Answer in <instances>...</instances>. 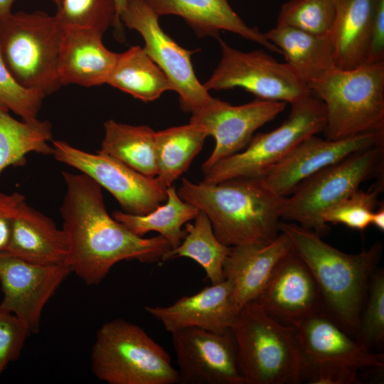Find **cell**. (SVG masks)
I'll list each match as a JSON object with an SVG mask.
<instances>
[{"mask_svg":"<svg viewBox=\"0 0 384 384\" xmlns=\"http://www.w3.org/2000/svg\"><path fill=\"white\" fill-rule=\"evenodd\" d=\"M291 248L288 237L281 232L267 245L231 247L223 274L232 286V300L238 312L259 296L277 262Z\"/></svg>","mask_w":384,"mask_h":384,"instance_id":"21","label":"cell"},{"mask_svg":"<svg viewBox=\"0 0 384 384\" xmlns=\"http://www.w3.org/2000/svg\"><path fill=\"white\" fill-rule=\"evenodd\" d=\"M160 16L181 17L198 37H219L221 31L236 33L281 54L257 28L250 27L230 6L228 0H146Z\"/></svg>","mask_w":384,"mask_h":384,"instance_id":"22","label":"cell"},{"mask_svg":"<svg viewBox=\"0 0 384 384\" xmlns=\"http://www.w3.org/2000/svg\"><path fill=\"white\" fill-rule=\"evenodd\" d=\"M166 193L165 203L146 214L133 215L115 210L112 217L139 237L156 231L169 242L171 248H175L186 235L183 225L193 220L199 210L182 200L173 185L167 188Z\"/></svg>","mask_w":384,"mask_h":384,"instance_id":"30","label":"cell"},{"mask_svg":"<svg viewBox=\"0 0 384 384\" xmlns=\"http://www.w3.org/2000/svg\"><path fill=\"white\" fill-rule=\"evenodd\" d=\"M62 28L43 11H17L0 18V55L22 87L46 96L61 86L58 60Z\"/></svg>","mask_w":384,"mask_h":384,"instance_id":"7","label":"cell"},{"mask_svg":"<svg viewBox=\"0 0 384 384\" xmlns=\"http://www.w3.org/2000/svg\"><path fill=\"white\" fill-rule=\"evenodd\" d=\"M70 273L65 264L43 265L1 253L0 306L22 320L32 334L38 333L46 304Z\"/></svg>","mask_w":384,"mask_h":384,"instance_id":"15","label":"cell"},{"mask_svg":"<svg viewBox=\"0 0 384 384\" xmlns=\"http://www.w3.org/2000/svg\"><path fill=\"white\" fill-rule=\"evenodd\" d=\"M208 137L202 127L191 122L156 132V178L166 188L172 186L187 171Z\"/></svg>","mask_w":384,"mask_h":384,"instance_id":"29","label":"cell"},{"mask_svg":"<svg viewBox=\"0 0 384 384\" xmlns=\"http://www.w3.org/2000/svg\"><path fill=\"white\" fill-rule=\"evenodd\" d=\"M279 229L313 275L322 298L323 313L355 338L370 279L381 259L382 242L348 254L295 223L281 220Z\"/></svg>","mask_w":384,"mask_h":384,"instance_id":"3","label":"cell"},{"mask_svg":"<svg viewBox=\"0 0 384 384\" xmlns=\"http://www.w3.org/2000/svg\"><path fill=\"white\" fill-rule=\"evenodd\" d=\"M115 4L116 14L112 26L115 28L118 36L122 38V23L120 21V16L125 9L127 0H114Z\"/></svg>","mask_w":384,"mask_h":384,"instance_id":"41","label":"cell"},{"mask_svg":"<svg viewBox=\"0 0 384 384\" xmlns=\"http://www.w3.org/2000/svg\"><path fill=\"white\" fill-rule=\"evenodd\" d=\"M378 181L370 189L358 188L329 208L322 216L324 222L364 230L370 225L372 214L378 205V194L383 188V180Z\"/></svg>","mask_w":384,"mask_h":384,"instance_id":"34","label":"cell"},{"mask_svg":"<svg viewBox=\"0 0 384 384\" xmlns=\"http://www.w3.org/2000/svg\"><path fill=\"white\" fill-rule=\"evenodd\" d=\"M220 60L203 84L206 90L242 88L257 98L290 105L312 94L309 87L286 63L264 50L243 52L218 38Z\"/></svg>","mask_w":384,"mask_h":384,"instance_id":"10","label":"cell"},{"mask_svg":"<svg viewBox=\"0 0 384 384\" xmlns=\"http://www.w3.org/2000/svg\"><path fill=\"white\" fill-rule=\"evenodd\" d=\"M335 11V0H289L281 6L276 26L329 34Z\"/></svg>","mask_w":384,"mask_h":384,"instance_id":"32","label":"cell"},{"mask_svg":"<svg viewBox=\"0 0 384 384\" xmlns=\"http://www.w3.org/2000/svg\"><path fill=\"white\" fill-rule=\"evenodd\" d=\"M294 328L301 362L339 365L356 370L384 367L383 353L366 349L325 313L311 316Z\"/></svg>","mask_w":384,"mask_h":384,"instance_id":"18","label":"cell"},{"mask_svg":"<svg viewBox=\"0 0 384 384\" xmlns=\"http://www.w3.org/2000/svg\"><path fill=\"white\" fill-rule=\"evenodd\" d=\"M55 160L78 169L109 191L122 211L146 214L166 201L167 188L156 178L146 176L99 151L87 152L63 140H52Z\"/></svg>","mask_w":384,"mask_h":384,"instance_id":"12","label":"cell"},{"mask_svg":"<svg viewBox=\"0 0 384 384\" xmlns=\"http://www.w3.org/2000/svg\"><path fill=\"white\" fill-rule=\"evenodd\" d=\"M231 295L232 286L224 279L169 306H146L144 309L170 333L193 327L221 334L231 329L238 314Z\"/></svg>","mask_w":384,"mask_h":384,"instance_id":"19","label":"cell"},{"mask_svg":"<svg viewBox=\"0 0 384 384\" xmlns=\"http://www.w3.org/2000/svg\"><path fill=\"white\" fill-rule=\"evenodd\" d=\"M231 332L245 384L301 383V352L294 327L251 302L238 312Z\"/></svg>","mask_w":384,"mask_h":384,"instance_id":"5","label":"cell"},{"mask_svg":"<svg viewBox=\"0 0 384 384\" xmlns=\"http://www.w3.org/2000/svg\"><path fill=\"white\" fill-rule=\"evenodd\" d=\"M108 85L144 102L158 99L174 87L143 48L134 46L118 54Z\"/></svg>","mask_w":384,"mask_h":384,"instance_id":"27","label":"cell"},{"mask_svg":"<svg viewBox=\"0 0 384 384\" xmlns=\"http://www.w3.org/2000/svg\"><path fill=\"white\" fill-rule=\"evenodd\" d=\"M52 140L49 121H19L0 104V174L8 166L25 164L30 153L53 155Z\"/></svg>","mask_w":384,"mask_h":384,"instance_id":"28","label":"cell"},{"mask_svg":"<svg viewBox=\"0 0 384 384\" xmlns=\"http://www.w3.org/2000/svg\"><path fill=\"white\" fill-rule=\"evenodd\" d=\"M177 192L208 216L215 235L226 246L267 245L280 233L286 197L273 192L263 178H234L215 184L183 178Z\"/></svg>","mask_w":384,"mask_h":384,"instance_id":"2","label":"cell"},{"mask_svg":"<svg viewBox=\"0 0 384 384\" xmlns=\"http://www.w3.org/2000/svg\"><path fill=\"white\" fill-rule=\"evenodd\" d=\"M16 0H0V18L11 14V8Z\"/></svg>","mask_w":384,"mask_h":384,"instance_id":"43","label":"cell"},{"mask_svg":"<svg viewBox=\"0 0 384 384\" xmlns=\"http://www.w3.org/2000/svg\"><path fill=\"white\" fill-rule=\"evenodd\" d=\"M101 33L81 28H62L58 74L62 85L107 84L118 54L107 49Z\"/></svg>","mask_w":384,"mask_h":384,"instance_id":"20","label":"cell"},{"mask_svg":"<svg viewBox=\"0 0 384 384\" xmlns=\"http://www.w3.org/2000/svg\"><path fill=\"white\" fill-rule=\"evenodd\" d=\"M56 6L57 7L60 5L62 0H51Z\"/></svg>","mask_w":384,"mask_h":384,"instance_id":"44","label":"cell"},{"mask_svg":"<svg viewBox=\"0 0 384 384\" xmlns=\"http://www.w3.org/2000/svg\"><path fill=\"white\" fill-rule=\"evenodd\" d=\"M309 87L325 106L326 139L384 131V61L336 68Z\"/></svg>","mask_w":384,"mask_h":384,"instance_id":"4","label":"cell"},{"mask_svg":"<svg viewBox=\"0 0 384 384\" xmlns=\"http://www.w3.org/2000/svg\"><path fill=\"white\" fill-rule=\"evenodd\" d=\"M62 176L66 192L60 213L69 242L65 265L86 284H99L122 260L154 263L171 249L161 235L139 237L110 215L102 187L88 176Z\"/></svg>","mask_w":384,"mask_h":384,"instance_id":"1","label":"cell"},{"mask_svg":"<svg viewBox=\"0 0 384 384\" xmlns=\"http://www.w3.org/2000/svg\"><path fill=\"white\" fill-rule=\"evenodd\" d=\"M263 33L267 41L280 50L285 63L308 87L336 68L329 33L317 35L277 26Z\"/></svg>","mask_w":384,"mask_h":384,"instance_id":"24","label":"cell"},{"mask_svg":"<svg viewBox=\"0 0 384 384\" xmlns=\"http://www.w3.org/2000/svg\"><path fill=\"white\" fill-rule=\"evenodd\" d=\"M46 95L39 90L20 85L7 69L0 55V104L22 120L33 122L38 115Z\"/></svg>","mask_w":384,"mask_h":384,"instance_id":"36","label":"cell"},{"mask_svg":"<svg viewBox=\"0 0 384 384\" xmlns=\"http://www.w3.org/2000/svg\"><path fill=\"white\" fill-rule=\"evenodd\" d=\"M326 109L313 93L291 105L277 128L253 136L245 149L220 159L203 171L202 181L215 184L234 178H263L306 138L323 132Z\"/></svg>","mask_w":384,"mask_h":384,"instance_id":"8","label":"cell"},{"mask_svg":"<svg viewBox=\"0 0 384 384\" xmlns=\"http://www.w3.org/2000/svg\"><path fill=\"white\" fill-rule=\"evenodd\" d=\"M159 17L146 0H127L120 21L140 33L144 41V50L178 94L181 110L193 113L213 97L195 74L191 62L195 50L183 48L166 34L159 24Z\"/></svg>","mask_w":384,"mask_h":384,"instance_id":"11","label":"cell"},{"mask_svg":"<svg viewBox=\"0 0 384 384\" xmlns=\"http://www.w3.org/2000/svg\"><path fill=\"white\" fill-rule=\"evenodd\" d=\"M370 225H373L380 231H384V206L380 204V207L375 209L371 217Z\"/></svg>","mask_w":384,"mask_h":384,"instance_id":"42","label":"cell"},{"mask_svg":"<svg viewBox=\"0 0 384 384\" xmlns=\"http://www.w3.org/2000/svg\"><path fill=\"white\" fill-rule=\"evenodd\" d=\"M253 302L277 321L292 327L324 309L313 275L292 247L277 262Z\"/></svg>","mask_w":384,"mask_h":384,"instance_id":"16","label":"cell"},{"mask_svg":"<svg viewBox=\"0 0 384 384\" xmlns=\"http://www.w3.org/2000/svg\"><path fill=\"white\" fill-rule=\"evenodd\" d=\"M171 334L178 383L245 384L231 329L219 334L190 327Z\"/></svg>","mask_w":384,"mask_h":384,"instance_id":"13","label":"cell"},{"mask_svg":"<svg viewBox=\"0 0 384 384\" xmlns=\"http://www.w3.org/2000/svg\"><path fill=\"white\" fill-rule=\"evenodd\" d=\"M384 144V131L332 140L311 136L263 177L267 186L280 196L291 195L305 178L351 154Z\"/></svg>","mask_w":384,"mask_h":384,"instance_id":"17","label":"cell"},{"mask_svg":"<svg viewBox=\"0 0 384 384\" xmlns=\"http://www.w3.org/2000/svg\"><path fill=\"white\" fill-rule=\"evenodd\" d=\"M193 223H186V235L179 245L169 250L161 261L188 257L197 262L205 271L211 284L225 279L224 262L231 247L220 242L215 235L208 216L199 210Z\"/></svg>","mask_w":384,"mask_h":384,"instance_id":"31","label":"cell"},{"mask_svg":"<svg viewBox=\"0 0 384 384\" xmlns=\"http://www.w3.org/2000/svg\"><path fill=\"white\" fill-rule=\"evenodd\" d=\"M115 14L114 0H62L54 16L61 28H90L104 34Z\"/></svg>","mask_w":384,"mask_h":384,"instance_id":"33","label":"cell"},{"mask_svg":"<svg viewBox=\"0 0 384 384\" xmlns=\"http://www.w3.org/2000/svg\"><path fill=\"white\" fill-rule=\"evenodd\" d=\"M68 251L65 230L24 201L14 218L6 252L32 263L57 265L65 264Z\"/></svg>","mask_w":384,"mask_h":384,"instance_id":"23","label":"cell"},{"mask_svg":"<svg viewBox=\"0 0 384 384\" xmlns=\"http://www.w3.org/2000/svg\"><path fill=\"white\" fill-rule=\"evenodd\" d=\"M384 144L355 152L303 180L285 198L282 220L295 223L322 236L329 227L322 219L331 206L383 175Z\"/></svg>","mask_w":384,"mask_h":384,"instance_id":"9","label":"cell"},{"mask_svg":"<svg viewBox=\"0 0 384 384\" xmlns=\"http://www.w3.org/2000/svg\"><path fill=\"white\" fill-rule=\"evenodd\" d=\"M286 105L284 102L258 98L232 105L213 97L205 107L191 113L190 122L202 127L215 141L212 153L202 165L203 172L245 148L255 132L274 119Z\"/></svg>","mask_w":384,"mask_h":384,"instance_id":"14","label":"cell"},{"mask_svg":"<svg viewBox=\"0 0 384 384\" xmlns=\"http://www.w3.org/2000/svg\"><path fill=\"white\" fill-rule=\"evenodd\" d=\"M99 151L110 156L136 171L156 177L155 133L146 125L134 126L109 119Z\"/></svg>","mask_w":384,"mask_h":384,"instance_id":"26","label":"cell"},{"mask_svg":"<svg viewBox=\"0 0 384 384\" xmlns=\"http://www.w3.org/2000/svg\"><path fill=\"white\" fill-rule=\"evenodd\" d=\"M355 339L366 349L384 342V270L372 274Z\"/></svg>","mask_w":384,"mask_h":384,"instance_id":"35","label":"cell"},{"mask_svg":"<svg viewBox=\"0 0 384 384\" xmlns=\"http://www.w3.org/2000/svg\"><path fill=\"white\" fill-rule=\"evenodd\" d=\"M375 0H335V17L329 36L336 66L348 70L366 61Z\"/></svg>","mask_w":384,"mask_h":384,"instance_id":"25","label":"cell"},{"mask_svg":"<svg viewBox=\"0 0 384 384\" xmlns=\"http://www.w3.org/2000/svg\"><path fill=\"white\" fill-rule=\"evenodd\" d=\"M31 334L22 320L0 306V378L8 365L19 358Z\"/></svg>","mask_w":384,"mask_h":384,"instance_id":"37","label":"cell"},{"mask_svg":"<svg viewBox=\"0 0 384 384\" xmlns=\"http://www.w3.org/2000/svg\"><path fill=\"white\" fill-rule=\"evenodd\" d=\"M26 197L18 192H0V254L7 251L11 240L14 220Z\"/></svg>","mask_w":384,"mask_h":384,"instance_id":"39","label":"cell"},{"mask_svg":"<svg viewBox=\"0 0 384 384\" xmlns=\"http://www.w3.org/2000/svg\"><path fill=\"white\" fill-rule=\"evenodd\" d=\"M94 375L109 384H175L178 371L166 351L142 327L114 319L97 331L92 348Z\"/></svg>","mask_w":384,"mask_h":384,"instance_id":"6","label":"cell"},{"mask_svg":"<svg viewBox=\"0 0 384 384\" xmlns=\"http://www.w3.org/2000/svg\"><path fill=\"white\" fill-rule=\"evenodd\" d=\"M301 383L310 384H359L358 370L334 364L302 361Z\"/></svg>","mask_w":384,"mask_h":384,"instance_id":"38","label":"cell"},{"mask_svg":"<svg viewBox=\"0 0 384 384\" xmlns=\"http://www.w3.org/2000/svg\"><path fill=\"white\" fill-rule=\"evenodd\" d=\"M384 61V0H375L365 63Z\"/></svg>","mask_w":384,"mask_h":384,"instance_id":"40","label":"cell"}]
</instances>
